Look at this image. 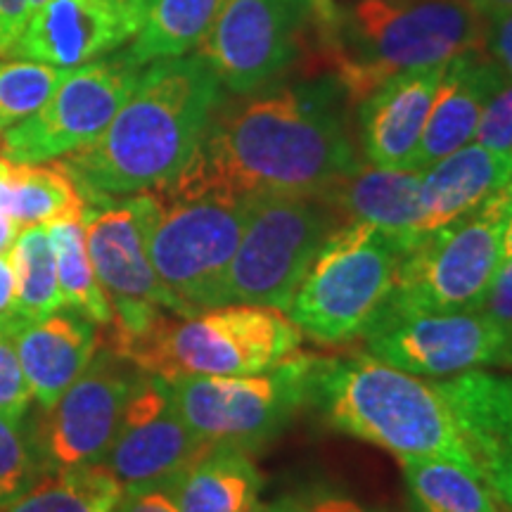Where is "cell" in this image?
<instances>
[{
  "instance_id": "obj_46",
  "label": "cell",
  "mask_w": 512,
  "mask_h": 512,
  "mask_svg": "<svg viewBox=\"0 0 512 512\" xmlns=\"http://www.w3.org/2000/svg\"><path fill=\"white\" fill-rule=\"evenodd\" d=\"M249 512H297L292 505H254Z\"/></svg>"
},
{
  "instance_id": "obj_25",
  "label": "cell",
  "mask_w": 512,
  "mask_h": 512,
  "mask_svg": "<svg viewBox=\"0 0 512 512\" xmlns=\"http://www.w3.org/2000/svg\"><path fill=\"white\" fill-rule=\"evenodd\" d=\"M420 512H508L477 467L448 458H401Z\"/></svg>"
},
{
  "instance_id": "obj_21",
  "label": "cell",
  "mask_w": 512,
  "mask_h": 512,
  "mask_svg": "<svg viewBox=\"0 0 512 512\" xmlns=\"http://www.w3.org/2000/svg\"><path fill=\"white\" fill-rule=\"evenodd\" d=\"M98 349L95 323L72 309H57L24 325L17 337V354L41 411H50L62 399Z\"/></svg>"
},
{
  "instance_id": "obj_34",
  "label": "cell",
  "mask_w": 512,
  "mask_h": 512,
  "mask_svg": "<svg viewBox=\"0 0 512 512\" xmlns=\"http://www.w3.org/2000/svg\"><path fill=\"white\" fill-rule=\"evenodd\" d=\"M475 143L498 152H512V79H505L486 102L475 128Z\"/></svg>"
},
{
  "instance_id": "obj_19",
  "label": "cell",
  "mask_w": 512,
  "mask_h": 512,
  "mask_svg": "<svg viewBox=\"0 0 512 512\" xmlns=\"http://www.w3.org/2000/svg\"><path fill=\"white\" fill-rule=\"evenodd\" d=\"M342 223H368L411 247L425 235L422 171L356 164L320 195Z\"/></svg>"
},
{
  "instance_id": "obj_23",
  "label": "cell",
  "mask_w": 512,
  "mask_h": 512,
  "mask_svg": "<svg viewBox=\"0 0 512 512\" xmlns=\"http://www.w3.org/2000/svg\"><path fill=\"white\" fill-rule=\"evenodd\" d=\"M264 477L245 448L214 446L164 491L181 512H249Z\"/></svg>"
},
{
  "instance_id": "obj_38",
  "label": "cell",
  "mask_w": 512,
  "mask_h": 512,
  "mask_svg": "<svg viewBox=\"0 0 512 512\" xmlns=\"http://www.w3.org/2000/svg\"><path fill=\"white\" fill-rule=\"evenodd\" d=\"M112 512H181L164 489H124Z\"/></svg>"
},
{
  "instance_id": "obj_7",
  "label": "cell",
  "mask_w": 512,
  "mask_h": 512,
  "mask_svg": "<svg viewBox=\"0 0 512 512\" xmlns=\"http://www.w3.org/2000/svg\"><path fill=\"white\" fill-rule=\"evenodd\" d=\"M512 214V181L482 207L403 249L380 316L477 311L498 266Z\"/></svg>"
},
{
  "instance_id": "obj_15",
  "label": "cell",
  "mask_w": 512,
  "mask_h": 512,
  "mask_svg": "<svg viewBox=\"0 0 512 512\" xmlns=\"http://www.w3.org/2000/svg\"><path fill=\"white\" fill-rule=\"evenodd\" d=\"M140 370L112 349L100 347L93 361L50 411L29 427L41 472L102 463L124 415Z\"/></svg>"
},
{
  "instance_id": "obj_33",
  "label": "cell",
  "mask_w": 512,
  "mask_h": 512,
  "mask_svg": "<svg viewBox=\"0 0 512 512\" xmlns=\"http://www.w3.org/2000/svg\"><path fill=\"white\" fill-rule=\"evenodd\" d=\"M24 325L10 309L0 313V415L12 422H24L34 401L17 354V337Z\"/></svg>"
},
{
  "instance_id": "obj_40",
  "label": "cell",
  "mask_w": 512,
  "mask_h": 512,
  "mask_svg": "<svg viewBox=\"0 0 512 512\" xmlns=\"http://www.w3.org/2000/svg\"><path fill=\"white\" fill-rule=\"evenodd\" d=\"M19 235L10 211V162L0 159V254H8Z\"/></svg>"
},
{
  "instance_id": "obj_32",
  "label": "cell",
  "mask_w": 512,
  "mask_h": 512,
  "mask_svg": "<svg viewBox=\"0 0 512 512\" xmlns=\"http://www.w3.org/2000/svg\"><path fill=\"white\" fill-rule=\"evenodd\" d=\"M36 451L22 422L0 415V510L19 498L41 477Z\"/></svg>"
},
{
  "instance_id": "obj_17",
  "label": "cell",
  "mask_w": 512,
  "mask_h": 512,
  "mask_svg": "<svg viewBox=\"0 0 512 512\" xmlns=\"http://www.w3.org/2000/svg\"><path fill=\"white\" fill-rule=\"evenodd\" d=\"M150 0H48L12 55L74 69L112 55L143 29Z\"/></svg>"
},
{
  "instance_id": "obj_10",
  "label": "cell",
  "mask_w": 512,
  "mask_h": 512,
  "mask_svg": "<svg viewBox=\"0 0 512 512\" xmlns=\"http://www.w3.org/2000/svg\"><path fill=\"white\" fill-rule=\"evenodd\" d=\"M337 226L344 223L318 197H252L228 268L226 304L287 311L313 256Z\"/></svg>"
},
{
  "instance_id": "obj_11",
  "label": "cell",
  "mask_w": 512,
  "mask_h": 512,
  "mask_svg": "<svg viewBox=\"0 0 512 512\" xmlns=\"http://www.w3.org/2000/svg\"><path fill=\"white\" fill-rule=\"evenodd\" d=\"M152 207L155 195L145 190L119 200L86 204L83 209L88 256L112 306L107 349L143 335L164 311L174 313V302L147 256L145 235Z\"/></svg>"
},
{
  "instance_id": "obj_28",
  "label": "cell",
  "mask_w": 512,
  "mask_h": 512,
  "mask_svg": "<svg viewBox=\"0 0 512 512\" xmlns=\"http://www.w3.org/2000/svg\"><path fill=\"white\" fill-rule=\"evenodd\" d=\"M86 200L60 164L10 162V211L19 230L81 219Z\"/></svg>"
},
{
  "instance_id": "obj_12",
  "label": "cell",
  "mask_w": 512,
  "mask_h": 512,
  "mask_svg": "<svg viewBox=\"0 0 512 512\" xmlns=\"http://www.w3.org/2000/svg\"><path fill=\"white\" fill-rule=\"evenodd\" d=\"M140 69L126 53L69 69L41 110L8 128L3 157L12 164H46L88 145L128 100Z\"/></svg>"
},
{
  "instance_id": "obj_42",
  "label": "cell",
  "mask_w": 512,
  "mask_h": 512,
  "mask_svg": "<svg viewBox=\"0 0 512 512\" xmlns=\"http://www.w3.org/2000/svg\"><path fill=\"white\" fill-rule=\"evenodd\" d=\"M15 299V271H12L10 252L0 254V313L8 311Z\"/></svg>"
},
{
  "instance_id": "obj_27",
  "label": "cell",
  "mask_w": 512,
  "mask_h": 512,
  "mask_svg": "<svg viewBox=\"0 0 512 512\" xmlns=\"http://www.w3.org/2000/svg\"><path fill=\"white\" fill-rule=\"evenodd\" d=\"M223 0H150V12L136 41L124 53L138 67L188 55L202 43Z\"/></svg>"
},
{
  "instance_id": "obj_20",
  "label": "cell",
  "mask_w": 512,
  "mask_h": 512,
  "mask_svg": "<svg viewBox=\"0 0 512 512\" xmlns=\"http://www.w3.org/2000/svg\"><path fill=\"white\" fill-rule=\"evenodd\" d=\"M505 79L508 76L491 60L486 48L465 50L446 62L413 169L425 171L441 157L470 143L486 102Z\"/></svg>"
},
{
  "instance_id": "obj_5",
  "label": "cell",
  "mask_w": 512,
  "mask_h": 512,
  "mask_svg": "<svg viewBox=\"0 0 512 512\" xmlns=\"http://www.w3.org/2000/svg\"><path fill=\"white\" fill-rule=\"evenodd\" d=\"M302 347V330L285 311L226 304L181 318L164 311L143 335L112 351L140 373L162 380L190 375L266 373Z\"/></svg>"
},
{
  "instance_id": "obj_35",
  "label": "cell",
  "mask_w": 512,
  "mask_h": 512,
  "mask_svg": "<svg viewBox=\"0 0 512 512\" xmlns=\"http://www.w3.org/2000/svg\"><path fill=\"white\" fill-rule=\"evenodd\" d=\"M46 3L48 0H0V55L12 53L31 17Z\"/></svg>"
},
{
  "instance_id": "obj_1",
  "label": "cell",
  "mask_w": 512,
  "mask_h": 512,
  "mask_svg": "<svg viewBox=\"0 0 512 512\" xmlns=\"http://www.w3.org/2000/svg\"><path fill=\"white\" fill-rule=\"evenodd\" d=\"M337 81L283 83L221 100L176 195L316 197L358 164Z\"/></svg>"
},
{
  "instance_id": "obj_36",
  "label": "cell",
  "mask_w": 512,
  "mask_h": 512,
  "mask_svg": "<svg viewBox=\"0 0 512 512\" xmlns=\"http://www.w3.org/2000/svg\"><path fill=\"white\" fill-rule=\"evenodd\" d=\"M479 311L498 320L505 328H512V259L498 266Z\"/></svg>"
},
{
  "instance_id": "obj_41",
  "label": "cell",
  "mask_w": 512,
  "mask_h": 512,
  "mask_svg": "<svg viewBox=\"0 0 512 512\" xmlns=\"http://www.w3.org/2000/svg\"><path fill=\"white\" fill-rule=\"evenodd\" d=\"M297 512H373L366 510L363 505H358L351 498H342V496H320L316 501H311L304 510Z\"/></svg>"
},
{
  "instance_id": "obj_8",
  "label": "cell",
  "mask_w": 512,
  "mask_h": 512,
  "mask_svg": "<svg viewBox=\"0 0 512 512\" xmlns=\"http://www.w3.org/2000/svg\"><path fill=\"white\" fill-rule=\"evenodd\" d=\"M406 242L368 226H337L313 256L287 313L302 335L342 344L370 328L392 292Z\"/></svg>"
},
{
  "instance_id": "obj_47",
  "label": "cell",
  "mask_w": 512,
  "mask_h": 512,
  "mask_svg": "<svg viewBox=\"0 0 512 512\" xmlns=\"http://www.w3.org/2000/svg\"><path fill=\"white\" fill-rule=\"evenodd\" d=\"M332 3H339V0H332Z\"/></svg>"
},
{
  "instance_id": "obj_22",
  "label": "cell",
  "mask_w": 512,
  "mask_h": 512,
  "mask_svg": "<svg viewBox=\"0 0 512 512\" xmlns=\"http://www.w3.org/2000/svg\"><path fill=\"white\" fill-rule=\"evenodd\" d=\"M512 181V152L467 143L422 171L425 233L463 219Z\"/></svg>"
},
{
  "instance_id": "obj_13",
  "label": "cell",
  "mask_w": 512,
  "mask_h": 512,
  "mask_svg": "<svg viewBox=\"0 0 512 512\" xmlns=\"http://www.w3.org/2000/svg\"><path fill=\"white\" fill-rule=\"evenodd\" d=\"M311 22L313 0H223L197 48L221 86L252 93L297 60Z\"/></svg>"
},
{
  "instance_id": "obj_44",
  "label": "cell",
  "mask_w": 512,
  "mask_h": 512,
  "mask_svg": "<svg viewBox=\"0 0 512 512\" xmlns=\"http://www.w3.org/2000/svg\"><path fill=\"white\" fill-rule=\"evenodd\" d=\"M332 12V0H313V27L320 22H325Z\"/></svg>"
},
{
  "instance_id": "obj_9",
  "label": "cell",
  "mask_w": 512,
  "mask_h": 512,
  "mask_svg": "<svg viewBox=\"0 0 512 512\" xmlns=\"http://www.w3.org/2000/svg\"><path fill=\"white\" fill-rule=\"evenodd\" d=\"M325 356L294 351L266 373L190 375L169 382L183 420L214 446L252 448L271 441L311 403Z\"/></svg>"
},
{
  "instance_id": "obj_18",
  "label": "cell",
  "mask_w": 512,
  "mask_h": 512,
  "mask_svg": "<svg viewBox=\"0 0 512 512\" xmlns=\"http://www.w3.org/2000/svg\"><path fill=\"white\" fill-rule=\"evenodd\" d=\"M444 64L403 72L358 102V136L368 162L413 169Z\"/></svg>"
},
{
  "instance_id": "obj_14",
  "label": "cell",
  "mask_w": 512,
  "mask_h": 512,
  "mask_svg": "<svg viewBox=\"0 0 512 512\" xmlns=\"http://www.w3.org/2000/svg\"><path fill=\"white\" fill-rule=\"evenodd\" d=\"M368 354L418 377L512 368V328L484 311L380 316L363 332Z\"/></svg>"
},
{
  "instance_id": "obj_37",
  "label": "cell",
  "mask_w": 512,
  "mask_h": 512,
  "mask_svg": "<svg viewBox=\"0 0 512 512\" xmlns=\"http://www.w3.org/2000/svg\"><path fill=\"white\" fill-rule=\"evenodd\" d=\"M484 48L501 72L512 79V10L486 19Z\"/></svg>"
},
{
  "instance_id": "obj_26",
  "label": "cell",
  "mask_w": 512,
  "mask_h": 512,
  "mask_svg": "<svg viewBox=\"0 0 512 512\" xmlns=\"http://www.w3.org/2000/svg\"><path fill=\"white\" fill-rule=\"evenodd\" d=\"M124 486L105 463L43 472L3 512H112Z\"/></svg>"
},
{
  "instance_id": "obj_4",
  "label": "cell",
  "mask_w": 512,
  "mask_h": 512,
  "mask_svg": "<svg viewBox=\"0 0 512 512\" xmlns=\"http://www.w3.org/2000/svg\"><path fill=\"white\" fill-rule=\"evenodd\" d=\"M311 403L332 430L380 446L399 460L448 458L477 467L437 382L403 373L373 354L325 356Z\"/></svg>"
},
{
  "instance_id": "obj_29",
  "label": "cell",
  "mask_w": 512,
  "mask_h": 512,
  "mask_svg": "<svg viewBox=\"0 0 512 512\" xmlns=\"http://www.w3.org/2000/svg\"><path fill=\"white\" fill-rule=\"evenodd\" d=\"M46 228L55 252L62 306L81 313L95 325L107 328L112 323V306L93 271L81 219L53 221Z\"/></svg>"
},
{
  "instance_id": "obj_31",
  "label": "cell",
  "mask_w": 512,
  "mask_h": 512,
  "mask_svg": "<svg viewBox=\"0 0 512 512\" xmlns=\"http://www.w3.org/2000/svg\"><path fill=\"white\" fill-rule=\"evenodd\" d=\"M67 72L34 60L0 62V131L41 110Z\"/></svg>"
},
{
  "instance_id": "obj_45",
  "label": "cell",
  "mask_w": 512,
  "mask_h": 512,
  "mask_svg": "<svg viewBox=\"0 0 512 512\" xmlns=\"http://www.w3.org/2000/svg\"><path fill=\"white\" fill-rule=\"evenodd\" d=\"M508 259H512V214L503 230V261H508Z\"/></svg>"
},
{
  "instance_id": "obj_48",
  "label": "cell",
  "mask_w": 512,
  "mask_h": 512,
  "mask_svg": "<svg viewBox=\"0 0 512 512\" xmlns=\"http://www.w3.org/2000/svg\"><path fill=\"white\" fill-rule=\"evenodd\" d=\"M508 512H510V510H508Z\"/></svg>"
},
{
  "instance_id": "obj_6",
  "label": "cell",
  "mask_w": 512,
  "mask_h": 512,
  "mask_svg": "<svg viewBox=\"0 0 512 512\" xmlns=\"http://www.w3.org/2000/svg\"><path fill=\"white\" fill-rule=\"evenodd\" d=\"M152 195L147 256L176 316L226 306L228 268L245 233L249 200L214 192L176 195L162 188Z\"/></svg>"
},
{
  "instance_id": "obj_2",
  "label": "cell",
  "mask_w": 512,
  "mask_h": 512,
  "mask_svg": "<svg viewBox=\"0 0 512 512\" xmlns=\"http://www.w3.org/2000/svg\"><path fill=\"white\" fill-rule=\"evenodd\" d=\"M221 100L219 76L200 53L150 62L110 126L60 166L86 204L155 190L190 162Z\"/></svg>"
},
{
  "instance_id": "obj_39",
  "label": "cell",
  "mask_w": 512,
  "mask_h": 512,
  "mask_svg": "<svg viewBox=\"0 0 512 512\" xmlns=\"http://www.w3.org/2000/svg\"><path fill=\"white\" fill-rule=\"evenodd\" d=\"M477 467L482 470L486 482L496 491L505 508L512 512V458L494 453V456H484L477 460Z\"/></svg>"
},
{
  "instance_id": "obj_16",
  "label": "cell",
  "mask_w": 512,
  "mask_h": 512,
  "mask_svg": "<svg viewBox=\"0 0 512 512\" xmlns=\"http://www.w3.org/2000/svg\"><path fill=\"white\" fill-rule=\"evenodd\" d=\"M211 448L183 420L169 382L138 373L102 463L124 489H164Z\"/></svg>"
},
{
  "instance_id": "obj_24",
  "label": "cell",
  "mask_w": 512,
  "mask_h": 512,
  "mask_svg": "<svg viewBox=\"0 0 512 512\" xmlns=\"http://www.w3.org/2000/svg\"><path fill=\"white\" fill-rule=\"evenodd\" d=\"M456 415L475 463L484 456L512 458V377L465 370L437 382Z\"/></svg>"
},
{
  "instance_id": "obj_30",
  "label": "cell",
  "mask_w": 512,
  "mask_h": 512,
  "mask_svg": "<svg viewBox=\"0 0 512 512\" xmlns=\"http://www.w3.org/2000/svg\"><path fill=\"white\" fill-rule=\"evenodd\" d=\"M10 261L15 271V299H12L10 311L15 316L24 323H36L62 309L55 252L46 226L19 230L10 247Z\"/></svg>"
},
{
  "instance_id": "obj_3",
  "label": "cell",
  "mask_w": 512,
  "mask_h": 512,
  "mask_svg": "<svg viewBox=\"0 0 512 512\" xmlns=\"http://www.w3.org/2000/svg\"><path fill=\"white\" fill-rule=\"evenodd\" d=\"M484 31L470 0H339L316 38L344 98L358 105L394 76L484 48Z\"/></svg>"
},
{
  "instance_id": "obj_43",
  "label": "cell",
  "mask_w": 512,
  "mask_h": 512,
  "mask_svg": "<svg viewBox=\"0 0 512 512\" xmlns=\"http://www.w3.org/2000/svg\"><path fill=\"white\" fill-rule=\"evenodd\" d=\"M470 3L475 5L477 12L484 19L498 17V15H503V12L512 10V0H470Z\"/></svg>"
}]
</instances>
